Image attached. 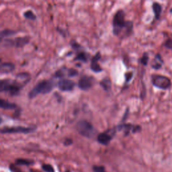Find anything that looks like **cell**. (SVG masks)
Wrapping results in <instances>:
<instances>
[{"instance_id": "6da1fadb", "label": "cell", "mask_w": 172, "mask_h": 172, "mask_svg": "<svg viewBox=\"0 0 172 172\" xmlns=\"http://www.w3.org/2000/svg\"><path fill=\"white\" fill-rule=\"evenodd\" d=\"M125 13L123 10H118L115 13L113 18V33L116 36H118L123 29H126V34H130L133 31V22H125Z\"/></svg>"}, {"instance_id": "7a4b0ae2", "label": "cell", "mask_w": 172, "mask_h": 172, "mask_svg": "<svg viewBox=\"0 0 172 172\" xmlns=\"http://www.w3.org/2000/svg\"><path fill=\"white\" fill-rule=\"evenodd\" d=\"M54 84L51 81H42L36 84L29 93V98H34L39 94H46L51 92L53 89Z\"/></svg>"}, {"instance_id": "3957f363", "label": "cell", "mask_w": 172, "mask_h": 172, "mask_svg": "<svg viewBox=\"0 0 172 172\" xmlns=\"http://www.w3.org/2000/svg\"><path fill=\"white\" fill-rule=\"evenodd\" d=\"M77 131L80 135L87 138H91L94 135L95 130L93 125L89 122L82 120L79 121L76 125Z\"/></svg>"}, {"instance_id": "277c9868", "label": "cell", "mask_w": 172, "mask_h": 172, "mask_svg": "<svg viewBox=\"0 0 172 172\" xmlns=\"http://www.w3.org/2000/svg\"><path fill=\"white\" fill-rule=\"evenodd\" d=\"M20 90V85L9 80H0V92H9L11 95H15Z\"/></svg>"}, {"instance_id": "5b68a950", "label": "cell", "mask_w": 172, "mask_h": 172, "mask_svg": "<svg viewBox=\"0 0 172 172\" xmlns=\"http://www.w3.org/2000/svg\"><path fill=\"white\" fill-rule=\"evenodd\" d=\"M151 81L155 87L161 90H167L171 86V80L163 75H153L151 77Z\"/></svg>"}, {"instance_id": "8992f818", "label": "cell", "mask_w": 172, "mask_h": 172, "mask_svg": "<svg viewBox=\"0 0 172 172\" xmlns=\"http://www.w3.org/2000/svg\"><path fill=\"white\" fill-rule=\"evenodd\" d=\"M34 129L32 127H24V126H11V127H5L0 130V133L4 134H13V133H24L27 134L33 132Z\"/></svg>"}, {"instance_id": "52a82bcc", "label": "cell", "mask_w": 172, "mask_h": 172, "mask_svg": "<svg viewBox=\"0 0 172 172\" xmlns=\"http://www.w3.org/2000/svg\"><path fill=\"white\" fill-rule=\"evenodd\" d=\"M94 84V79L91 77L83 76L78 82V87L82 90L87 91L92 88Z\"/></svg>"}, {"instance_id": "ba28073f", "label": "cell", "mask_w": 172, "mask_h": 172, "mask_svg": "<svg viewBox=\"0 0 172 172\" xmlns=\"http://www.w3.org/2000/svg\"><path fill=\"white\" fill-rule=\"evenodd\" d=\"M58 87L63 92H70L75 88V83L69 80H63L58 84Z\"/></svg>"}, {"instance_id": "9c48e42d", "label": "cell", "mask_w": 172, "mask_h": 172, "mask_svg": "<svg viewBox=\"0 0 172 172\" xmlns=\"http://www.w3.org/2000/svg\"><path fill=\"white\" fill-rule=\"evenodd\" d=\"M118 128L120 130H123L124 131L125 135H126L128 134L130 131L133 133H138L141 131V127L140 126H138V125H137V126H135V125H132L131 124H124L120 125Z\"/></svg>"}, {"instance_id": "30bf717a", "label": "cell", "mask_w": 172, "mask_h": 172, "mask_svg": "<svg viewBox=\"0 0 172 172\" xmlns=\"http://www.w3.org/2000/svg\"><path fill=\"white\" fill-rule=\"evenodd\" d=\"M100 58H101V55H100V53H98L95 55V57H93L92 61H91L90 67L92 70L95 73H99L102 71V67L98 64V61L100 59Z\"/></svg>"}, {"instance_id": "8fae6325", "label": "cell", "mask_w": 172, "mask_h": 172, "mask_svg": "<svg viewBox=\"0 0 172 172\" xmlns=\"http://www.w3.org/2000/svg\"><path fill=\"white\" fill-rule=\"evenodd\" d=\"M15 69V65L11 63H4L0 65V73L5 74L12 72Z\"/></svg>"}, {"instance_id": "7c38bea8", "label": "cell", "mask_w": 172, "mask_h": 172, "mask_svg": "<svg viewBox=\"0 0 172 172\" xmlns=\"http://www.w3.org/2000/svg\"><path fill=\"white\" fill-rule=\"evenodd\" d=\"M11 45H14L17 47H22V46L26 45L29 42V38L28 37H20L16 38L13 40H9Z\"/></svg>"}, {"instance_id": "4fadbf2b", "label": "cell", "mask_w": 172, "mask_h": 172, "mask_svg": "<svg viewBox=\"0 0 172 172\" xmlns=\"http://www.w3.org/2000/svg\"><path fill=\"white\" fill-rule=\"evenodd\" d=\"M98 141L100 143V144L104 145H107L109 144V143L110 142L112 137L109 134L106 133H100V135H98Z\"/></svg>"}, {"instance_id": "5bb4252c", "label": "cell", "mask_w": 172, "mask_h": 172, "mask_svg": "<svg viewBox=\"0 0 172 172\" xmlns=\"http://www.w3.org/2000/svg\"><path fill=\"white\" fill-rule=\"evenodd\" d=\"M0 108L5 110H13L16 108V105L5 100L0 99Z\"/></svg>"}, {"instance_id": "9a60e30c", "label": "cell", "mask_w": 172, "mask_h": 172, "mask_svg": "<svg viewBox=\"0 0 172 172\" xmlns=\"http://www.w3.org/2000/svg\"><path fill=\"white\" fill-rule=\"evenodd\" d=\"M163 63V61L162 59L161 55L159 54H157L155 57L153 63L152 67L155 69H159L162 67V65Z\"/></svg>"}, {"instance_id": "2e32d148", "label": "cell", "mask_w": 172, "mask_h": 172, "mask_svg": "<svg viewBox=\"0 0 172 172\" xmlns=\"http://www.w3.org/2000/svg\"><path fill=\"white\" fill-rule=\"evenodd\" d=\"M100 84L102 88H103L106 92H109V91L111 90L112 82L111 80H110L108 77H106V78L103 79V80H102V82L100 83Z\"/></svg>"}, {"instance_id": "e0dca14e", "label": "cell", "mask_w": 172, "mask_h": 172, "mask_svg": "<svg viewBox=\"0 0 172 172\" xmlns=\"http://www.w3.org/2000/svg\"><path fill=\"white\" fill-rule=\"evenodd\" d=\"M153 10L156 19H159L162 11V7L159 3L155 2L153 3Z\"/></svg>"}, {"instance_id": "ac0fdd59", "label": "cell", "mask_w": 172, "mask_h": 172, "mask_svg": "<svg viewBox=\"0 0 172 172\" xmlns=\"http://www.w3.org/2000/svg\"><path fill=\"white\" fill-rule=\"evenodd\" d=\"M15 163L18 165H30L34 163V161L32 160L28 159H18L15 160Z\"/></svg>"}, {"instance_id": "d6986e66", "label": "cell", "mask_w": 172, "mask_h": 172, "mask_svg": "<svg viewBox=\"0 0 172 172\" xmlns=\"http://www.w3.org/2000/svg\"><path fill=\"white\" fill-rule=\"evenodd\" d=\"M75 60H78V61H81L86 63V62L88 61V55H87L86 53H84V52H81L75 57Z\"/></svg>"}, {"instance_id": "ffe728a7", "label": "cell", "mask_w": 172, "mask_h": 172, "mask_svg": "<svg viewBox=\"0 0 172 172\" xmlns=\"http://www.w3.org/2000/svg\"><path fill=\"white\" fill-rule=\"evenodd\" d=\"M24 17L27 19H28V20H35L36 18V15L34 14V13L32 12V11L29 10V11H26V12L24 13Z\"/></svg>"}, {"instance_id": "44dd1931", "label": "cell", "mask_w": 172, "mask_h": 172, "mask_svg": "<svg viewBox=\"0 0 172 172\" xmlns=\"http://www.w3.org/2000/svg\"><path fill=\"white\" fill-rule=\"evenodd\" d=\"M15 34V32H13L12 30H3L0 33V37H3V36H7L12 35V34Z\"/></svg>"}, {"instance_id": "7402d4cb", "label": "cell", "mask_w": 172, "mask_h": 172, "mask_svg": "<svg viewBox=\"0 0 172 172\" xmlns=\"http://www.w3.org/2000/svg\"><path fill=\"white\" fill-rule=\"evenodd\" d=\"M148 61H149V56L147 53H145L141 59V63L143 65H145V66H146V65H147Z\"/></svg>"}, {"instance_id": "603a6c76", "label": "cell", "mask_w": 172, "mask_h": 172, "mask_svg": "<svg viewBox=\"0 0 172 172\" xmlns=\"http://www.w3.org/2000/svg\"><path fill=\"white\" fill-rule=\"evenodd\" d=\"M42 168L43 170L46 172H55L53 167L51 165H47V164H44L42 166Z\"/></svg>"}, {"instance_id": "cb8c5ba5", "label": "cell", "mask_w": 172, "mask_h": 172, "mask_svg": "<svg viewBox=\"0 0 172 172\" xmlns=\"http://www.w3.org/2000/svg\"><path fill=\"white\" fill-rule=\"evenodd\" d=\"M93 169H94V171L95 172H106L105 168H104L103 166L96 165L94 166Z\"/></svg>"}, {"instance_id": "d4e9b609", "label": "cell", "mask_w": 172, "mask_h": 172, "mask_svg": "<svg viewBox=\"0 0 172 172\" xmlns=\"http://www.w3.org/2000/svg\"><path fill=\"white\" fill-rule=\"evenodd\" d=\"M9 170H10L11 172H22L18 167H17L16 166L13 165V164H11V165L9 166Z\"/></svg>"}, {"instance_id": "484cf974", "label": "cell", "mask_w": 172, "mask_h": 172, "mask_svg": "<svg viewBox=\"0 0 172 172\" xmlns=\"http://www.w3.org/2000/svg\"><path fill=\"white\" fill-rule=\"evenodd\" d=\"M77 73H78V72H77L76 70H75V69H69V70L68 71V75L69 77L76 76V75H77Z\"/></svg>"}, {"instance_id": "4316f807", "label": "cell", "mask_w": 172, "mask_h": 172, "mask_svg": "<svg viewBox=\"0 0 172 172\" xmlns=\"http://www.w3.org/2000/svg\"><path fill=\"white\" fill-rule=\"evenodd\" d=\"M165 46L168 48V49H172V38H169L165 42Z\"/></svg>"}, {"instance_id": "83f0119b", "label": "cell", "mask_w": 172, "mask_h": 172, "mask_svg": "<svg viewBox=\"0 0 172 172\" xmlns=\"http://www.w3.org/2000/svg\"><path fill=\"white\" fill-rule=\"evenodd\" d=\"M133 77V73H127L126 74V81L128 82L131 80V77Z\"/></svg>"}, {"instance_id": "f1b7e54d", "label": "cell", "mask_w": 172, "mask_h": 172, "mask_svg": "<svg viewBox=\"0 0 172 172\" xmlns=\"http://www.w3.org/2000/svg\"><path fill=\"white\" fill-rule=\"evenodd\" d=\"M72 143V141L71 139H67V140L65 141V145H69Z\"/></svg>"}, {"instance_id": "f546056e", "label": "cell", "mask_w": 172, "mask_h": 172, "mask_svg": "<svg viewBox=\"0 0 172 172\" xmlns=\"http://www.w3.org/2000/svg\"><path fill=\"white\" fill-rule=\"evenodd\" d=\"M30 172H38L37 171H34V170H31Z\"/></svg>"}, {"instance_id": "4dcf8cb0", "label": "cell", "mask_w": 172, "mask_h": 172, "mask_svg": "<svg viewBox=\"0 0 172 172\" xmlns=\"http://www.w3.org/2000/svg\"><path fill=\"white\" fill-rule=\"evenodd\" d=\"M170 12H171V13H172V8L171 9V10H170Z\"/></svg>"}, {"instance_id": "1f68e13d", "label": "cell", "mask_w": 172, "mask_h": 172, "mask_svg": "<svg viewBox=\"0 0 172 172\" xmlns=\"http://www.w3.org/2000/svg\"><path fill=\"white\" fill-rule=\"evenodd\" d=\"M65 172H70V171H66Z\"/></svg>"}]
</instances>
